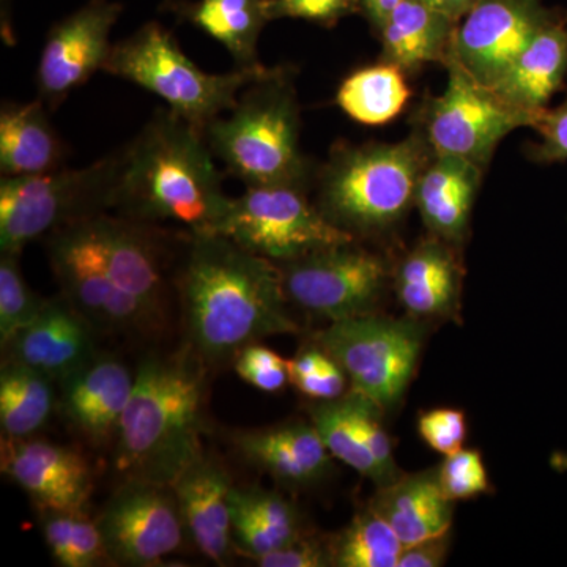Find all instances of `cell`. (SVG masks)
<instances>
[{
	"label": "cell",
	"mask_w": 567,
	"mask_h": 567,
	"mask_svg": "<svg viewBox=\"0 0 567 567\" xmlns=\"http://www.w3.org/2000/svg\"><path fill=\"white\" fill-rule=\"evenodd\" d=\"M175 295L188 346L219 364L268 336L295 334L281 268L218 234L189 233Z\"/></svg>",
	"instance_id": "obj_1"
},
{
	"label": "cell",
	"mask_w": 567,
	"mask_h": 567,
	"mask_svg": "<svg viewBox=\"0 0 567 567\" xmlns=\"http://www.w3.org/2000/svg\"><path fill=\"white\" fill-rule=\"evenodd\" d=\"M114 210L137 221L182 224L193 234H215L233 197L223 188L204 132L159 107L121 148Z\"/></svg>",
	"instance_id": "obj_2"
},
{
	"label": "cell",
	"mask_w": 567,
	"mask_h": 567,
	"mask_svg": "<svg viewBox=\"0 0 567 567\" xmlns=\"http://www.w3.org/2000/svg\"><path fill=\"white\" fill-rule=\"evenodd\" d=\"M205 372L207 363L189 346L137 365L114 439L115 470L125 480L171 486L204 453Z\"/></svg>",
	"instance_id": "obj_3"
},
{
	"label": "cell",
	"mask_w": 567,
	"mask_h": 567,
	"mask_svg": "<svg viewBox=\"0 0 567 567\" xmlns=\"http://www.w3.org/2000/svg\"><path fill=\"white\" fill-rule=\"evenodd\" d=\"M213 155L245 186L300 185L315 178L311 159L300 145L301 117L295 70L268 66L238 96L227 117L203 130Z\"/></svg>",
	"instance_id": "obj_4"
},
{
	"label": "cell",
	"mask_w": 567,
	"mask_h": 567,
	"mask_svg": "<svg viewBox=\"0 0 567 567\" xmlns=\"http://www.w3.org/2000/svg\"><path fill=\"white\" fill-rule=\"evenodd\" d=\"M432 156L421 133L391 144H336L316 175L317 208L357 240L383 235L415 205L417 181Z\"/></svg>",
	"instance_id": "obj_5"
},
{
	"label": "cell",
	"mask_w": 567,
	"mask_h": 567,
	"mask_svg": "<svg viewBox=\"0 0 567 567\" xmlns=\"http://www.w3.org/2000/svg\"><path fill=\"white\" fill-rule=\"evenodd\" d=\"M267 69L259 65L223 74L205 73L182 51L174 33L156 21L112 44L103 66L104 73L158 96L167 110L200 130L233 110L244 89Z\"/></svg>",
	"instance_id": "obj_6"
},
{
	"label": "cell",
	"mask_w": 567,
	"mask_h": 567,
	"mask_svg": "<svg viewBox=\"0 0 567 567\" xmlns=\"http://www.w3.org/2000/svg\"><path fill=\"white\" fill-rule=\"evenodd\" d=\"M122 153L82 167L0 182V252L20 254L32 241L114 210Z\"/></svg>",
	"instance_id": "obj_7"
},
{
	"label": "cell",
	"mask_w": 567,
	"mask_h": 567,
	"mask_svg": "<svg viewBox=\"0 0 567 567\" xmlns=\"http://www.w3.org/2000/svg\"><path fill=\"white\" fill-rule=\"evenodd\" d=\"M427 331L424 320L374 312L331 322L316 333L315 342L344 369L350 390L386 413L404 399Z\"/></svg>",
	"instance_id": "obj_8"
},
{
	"label": "cell",
	"mask_w": 567,
	"mask_h": 567,
	"mask_svg": "<svg viewBox=\"0 0 567 567\" xmlns=\"http://www.w3.org/2000/svg\"><path fill=\"white\" fill-rule=\"evenodd\" d=\"M306 192V186L289 183L246 186L241 196L230 200L215 234L278 265L328 246L358 241L328 221Z\"/></svg>",
	"instance_id": "obj_9"
},
{
	"label": "cell",
	"mask_w": 567,
	"mask_h": 567,
	"mask_svg": "<svg viewBox=\"0 0 567 567\" xmlns=\"http://www.w3.org/2000/svg\"><path fill=\"white\" fill-rule=\"evenodd\" d=\"M278 267L290 305L330 323L374 315L393 279L386 260L358 241L317 249Z\"/></svg>",
	"instance_id": "obj_10"
},
{
	"label": "cell",
	"mask_w": 567,
	"mask_h": 567,
	"mask_svg": "<svg viewBox=\"0 0 567 567\" xmlns=\"http://www.w3.org/2000/svg\"><path fill=\"white\" fill-rule=\"evenodd\" d=\"M447 85L423 110L421 136L436 156H457L486 171L499 142L536 118L505 102L494 89L473 80L453 59L445 63Z\"/></svg>",
	"instance_id": "obj_11"
},
{
	"label": "cell",
	"mask_w": 567,
	"mask_h": 567,
	"mask_svg": "<svg viewBox=\"0 0 567 567\" xmlns=\"http://www.w3.org/2000/svg\"><path fill=\"white\" fill-rule=\"evenodd\" d=\"M44 246L62 297L96 334L148 336L162 330L140 301L112 281L89 218L48 235Z\"/></svg>",
	"instance_id": "obj_12"
},
{
	"label": "cell",
	"mask_w": 567,
	"mask_h": 567,
	"mask_svg": "<svg viewBox=\"0 0 567 567\" xmlns=\"http://www.w3.org/2000/svg\"><path fill=\"white\" fill-rule=\"evenodd\" d=\"M89 224L112 281L164 327L189 230L174 233L110 213L92 216Z\"/></svg>",
	"instance_id": "obj_13"
},
{
	"label": "cell",
	"mask_w": 567,
	"mask_h": 567,
	"mask_svg": "<svg viewBox=\"0 0 567 567\" xmlns=\"http://www.w3.org/2000/svg\"><path fill=\"white\" fill-rule=\"evenodd\" d=\"M96 524L107 558L123 566L162 565L188 536L173 487L141 480H125Z\"/></svg>",
	"instance_id": "obj_14"
},
{
	"label": "cell",
	"mask_w": 567,
	"mask_h": 567,
	"mask_svg": "<svg viewBox=\"0 0 567 567\" xmlns=\"http://www.w3.org/2000/svg\"><path fill=\"white\" fill-rule=\"evenodd\" d=\"M543 0H481L451 41L450 58L480 84L494 89L509 66L554 20Z\"/></svg>",
	"instance_id": "obj_15"
},
{
	"label": "cell",
	"mask_w": 567,
	"mask_h": 567,
	"mask_svg": "<svg viewBox=\"0 0 567 567\" xmlns=\"http://www.w3.org/2000/svg\"><path fill=\"white\" fill-rule=\"evenodd\" d=\"M122 3L91 0L52 25L35 71L39 100L55 111L66 99L103 70L112 50L111 32Z\"/></svg>",
	"instance_id": "obj_16"
},
{
	"label": "cell",
	"mask_w": 567,
	"mask_h": 567,
	"mask_svg": "<svg viewBox=\"0 0 567 567\" xmlns=\"http://www.w3.org/2000/svg\"><path fill=\"white\" fill-rule=\"evenodd\" d=\"M2 473L40 511H85L92 472L80 451L33 439H2Z\"/></svg>",
	"instance_id": "obj_17"
},
{
	"label": "cell",
	"mask_w": 567,
	"mask_h": 567,
	"mask_svg": "<svg viewBox=\"0 0 567 567\" xmlns=\"http://www.w3.org/2000/svg\"><path fill=\"white\" fill-rule=\"evenodd\" d=\"M395 298L405 316L424 320H461L464 268L456 246L429 234L393 268Z\"/></svg>",
	"instance_id": "obj_18"
},
{
	"label": "cell",
	"mask_w": 567,
	"mask_h": 567,
	"mask_svg": "<svg viewBox=\"0 0 567 567\" xmlns=\"http://www.w3.org/2000/svg\"><path fill=\"white\" fill-rule=\"evenodd\" d=\"M91 324L59 295L41 315L2 347L7 360L32 368L54 383H61L99 353Z\"/></svg>",
	"instance_id": "obj_19"
},
{
	"label": "cell",
	"mask_w": 567,
	"mask_h": 567,
	"mask_svg": "<svg viewBox=\"0 0 567 567\" xmlns=\"http://www.w3.org/2000/svg\"><path fill=\"white\" fill-rule=\"evenodd\" d=\"M136 372L107 353H96L61 385V410L66 421L92 443L115 439L130 404Z\"/></svg>",
	"instance_id": "obj_20"
},
{
	"label": "cell",
	"mask_w": 567,
	"mask_h": 567,
	"mask_svg": "<svg viewBox=\"0 0 567 567\" xmlns=\"http://www.w3.org/2000/svg\"><path fill=\"white\" fill-rule=\"evenodd\" d=\"M245 461L284 487L301 491L323 483L333 473V456L311 421H289L248 429L234 436Z\"/></svg>",
	"instance_id": "obj_21"
},
{
	"label": "cell",
	"mask_w": 567,
	"mask_h": 567,
	"mask_svg": "<svg viewBox=\"0 0 567 567\" xmlns=\"http://www.w3.org/2000/svg\"><path fill=\"white\" fill-rule=\"evenodd\" d=\"M175 498L194 546L216 565L229 561L234 548L229 472L215 458L200 454L175 477Z\"/></svg>",
	"instance_id": "obj_22"
},
{
	"label": "cell",
	"mask_w": 567,
	"mask_h": 567,
	"mask_svg": "<svg viewBox=\"0 0 567 567\" xmlns=\"http://www.w3.org/2000/svg\"><path fill=\"white\" fill-rule=\"evenodd\" d=\"M484 171L457 156H432L415 193V207L429 234L461 248Z\"/></svg>",
	"instance_id": "obj_23"
},
{
	"label": "cell",
	"mask_w": 567,
	"mask_h": 567,
	"mask_svg": "<svg viewBox=\"0 0 567 567\" xmlns=\"http://www.w3.org/2000/svg\"><path fill=\"white\" fill-rule=\"evenodd\" d=\"M369 505L374 507L405 546L451 532L454 505L440 484L439 466L402 473L393 483L377 487Z\"/></svg>",
	"instance_id": "obj_24"
},
{
	"label": "cell",
	"mask_w": 567,
	"mask_h": 567,
	"mask_svg": "<svg viewBox=\"0 0 567 567\" xmlns=\"http://www.w3.org/2000/svg\"><path fill=\"white\" fill-rule=\"evenodd\" d=\"M566 80L567 25L554 18L529 41L494 91L537 123Z\"/></svg>",
	"instance_id": "obj_25"
},
{
	"label": "cell",
	"mask_w": 567,
	"mask_h": 567,
	"mask_svg": "<svg viewBox=\"0 0 567 567\" xmlns=\"http://www.w3.org/2000/svg\"><path fill=\"white\" fill-rule=\"evenodd\" d=\"M47 104L3 103L0 111V173L25 177L65 167L69 148L48 117Z\"/></svg>",
	"instance_id": "obj_26"
},
{
	"label": "cell",
	"mask_w": 567,
	"mask_h": 567,
	"mask_svg": "<svg viewBox=\"0 0 567 567\" xmlns=\"http://www.w3.org/2000/svg\"><path fill=\"white\" fill-rule=\"evenodd\" d=\"M230 516L234 548L251 561L308 533L297 506L279 492L262 487L234 486Z\"/></svg>",
	"instance_id": "obj_27"
},
{
	"label": "cell",
	"mask_w": 567,
	"mask_h": 567,
	"mask_svg": "<svg viewBox=\"0 0 567 567\" xmlns=\"http://www.w3.org/2000/svg\"><path fill=\"white\" fill-rule=\"evenodd\" d=\"M456 25L423 0H404L377 31L382 39V62L404 73L420 70L425 63L445 65Z\"/></svg>",
	"instance_id": "obj_28"
},
{
	"label": "cell",
	"mask_w": 567,
	"mask_h": 567,
	"mask_svg": "<svg viewBox=\"0 0 567 567\" xmlns=\"http://www.w3.org/2000/svg\"><path fill=\"white\" fill-rule=\"evenodd\" d=\"M174 10L181 20L223 44L234 59L235 69L262 65L257 47L270 22L265 0H197L177 3Z\"/></svg>",
	"instance_id": "obj_29"
},
{
	"label": "cell",
	"mask_w": 567,
	"mask_h": 567,
	"mask_svg": "<svg viewBox=\"0 0 567 567\" xmlns=\"http://www.w3.org/2000/svg\"><path fill=\"white\" fill-rule=\"evenodd\" d=\"M51 379L7 360L0 371V425L7 439H29L50 421L55 406Z\"/></svg>",
	"instance_id": "obj_30"
},
{
	"label": "cell",
	"mask_w": 567,
	"mask_h": 567,
	"mask_svg": "<svg viewBox=\"0 0 567 567\" xmlns=\"http://www.w3.org/2000/svg\"><path fill=\"white\" fill-rule=\"evenodd\" d=\"M409 99L404 71L382 62L347 76L339 85L336 103L354 122L383 125L404 111Z\"/></svg>",
	"instance_id": "obj_31"
},
{
	"label": "cell",
	"mask_w": 567,
	"mask_h": 567,
	"mask_svg": "<svg viewBox=\"0 0 567 567\" xmlns=\"http://www.w3.org/2000/svg\"><path fill=\"white\" fill-rule=\"evenodd\" d=\"M404 544L371 505L331 536L334 567H398Z\"/></svg>",
	"instance_id": "obj_32"
},
{
	"label": "cell",
	"mask_w": 567,
	"mask_h": 567,
	"mask_svg": "<svg viewBox=\"0 0 567 567\" xmlns=\"http://www.w3.org/2000/svg\"><path fill=\"white\" fill-rule=\"evenodd\" d=\"M308 415L331 456L368 477L377 487L385 486L382 472L354 421L347 393L334 401H315L309 405Z\"/></svg>",
	"instance_id": "obj_33"
},
{
	"label": "cell",
	"mask_w": 567,
	"mask_h": 567,
	"mask_svg": "<svg viewBox=\"0 0 567 567\" xmlns=\"http://www.w3.org/2000/svg\"><path fill=\"white\" fill-rule=\"evenodd\" d=\"M40 513L44 544L59 566L93 567L110 561L99 524L85 511Z\"/></svg>",
	"instance_id": "obj_34"
},
{
	"label": "cell",
	"mask_w": 567,
	"mask_h": 567,
	"mask_svg": "<svg viewBox=\"0 0 567 567\" xmlns=\"http://www.w3.org/2000/svg\"><path fill=\"white\" fill-rule=\"evenodd\" d=\"M48 298L33 292L22 275L20 254L0 256V344L6 347L43 311Z\"/></svg>",
	"instance_id": "obj_35"
},
{
	"label": "cell",
	"mask_w": 567,
	"mask_h": 567,
	"mask_svg": "<svg viewBox=\"0 0 567 567\" xmlns=\"http://www.w3.org/2000/svg\"><path fill=\"white\" fill-rule=\"evenodd\" d=\"M287 365L290 385L312 401H334L350 390L344 369L316 342L287 360Z\"/></svg>",
	"instance_id": "obj_36"
},
{
	"label": "cell",
	"mask_w": 567,
	"mask_h": 567,
	"mask_svg": "<svg viewBox=\"0 0 567 567\" xmlns=\"http://www.w3.org/2000/svg\"><path fill=\"white\" fill-rule=\"evenodd\" d=\"M440 484L453 502L473 499L491 494L492 483L483 454L477 450H462L447 454L439 465Z\"/></svg>",
	"instance_id": "obj_37"
},
{
	"label": "cell",
	"mask_w": 567,
	"mask_h": 567,
	"mask_svg": "<svg viewBox=\"0 0 567 567\" xmlns=\"http://www.w3.org/2000/svg\"><path fill=\"white\" fill-rule=\"evenodd\" d=\"M347 398H349L354 421H357L358 429H360L361 435H363L365 446H368L369 453L374 457L375 464L379 465L386 486V484L398 480L402 473L398 464H395L393 440H391L385 425H383L385 412L379 405H375L374 402L364 398V395L357 393V391H347Z\"/></svg>",
	"instance_id": "obj_38"
},
{
	"label": "cell",
	"mask_w": 567,
	"mask_h": 567,
	"mask_svg": "<svg viewBox=\"0 0 567 567\" xmlns=\"http://www.w3.org/2000/svg\"><path fill=\"white\" fill-rule=\"evenodd\" d=\"M234 360L241 380L264 393H278L290 383L287 360L259 342L246 346Z\"/></svg>",
	"instance_id": "obj_39"
},
{
	"label": "cell",
	"mask_w": 567,
	"mask_h": 567,
	"mask_svg": "<svg viewBox=\"0 0 567 567\" xmlns=\"http://www.w3.org/2000/svg\"><path fill=\"white\" fill-rule=\"evenodd\" d=\"M416 427L425 445L443 456L462 450L468 434L464 410L454 406H436L421 412Z\"/></svg>",
	"instance_id": "obj_40"
},
{
	"label": "cell",
	"mask_w": 567,
	"mask_h": 567,
	"mask_svg": "<svg viewBox=\"0 0 567 567\" xmlns=\"http://www.w3.org/2000/svg\"><path fill=\"white\" fill-rule=\"evenodd\" d=\"M265 9L270 21L293 18L330 28L357 11L358 3L357 0H265Z\"/></svg>",
	"instance_id": "obj_41"
},
{
	"label": "cell",
	"mask_w": 567,
	"mask_h": 567,
	"mask_svg": "<svg viewBox=\"0 0 567 567\" xmlns=\"http://www.w3.org/2000/svg\"><path fill=\"white\" fill-rule=\"evenodd\" d=\"M260 567H330L333 566L331 537L306 535L289 546L252 559Z\"/></svg>",
	"instance_id": "obj_42"
},
{
	"label": "cell",
	"mask_w": 567,
	"mask_h": 567,
	"mask_svg": "<svg viewBox=\"0 0 567 567\" xmlns=\"http://www.w3.org/2000/svg\"><path fill=\"white\" fill-rule=\"evenodd\" d=\"M535 130L539 142L533 145L529 156L539 163L567 162V95L565 102L540 115Z\"/></svg>",
	"instance_id": "obj_43"
},
{
	"label": "cell",
	"mask_w": 567,
	"mask_h": 567,
	"mask_svg": "<svg viewBox=\"0 0 567 567\" xmlns=\"http://www.w3.org/2000/svg\"><path fill=\"white\" fill-rule=\"evenodd\" d=\"M451 550V532L427 537L402 548L398 567H440L445 565Z\"/></svg>",
	"instance_id": "obj_44"
},
{
	"label": "cell",
	"mask_w": 567,
	"mask_h": 567,
	"mask_svg": "<svg viewBox=\"0 0 567 567\" xmlns=\"http://www.w3.org/2000/svg\"><path fill=\"white\" fill-rule=\"evenodd\" d=\"M401 2H404V0H357L358 9L364 11L368 20L374 25L375 31L382 28L388 14Z\"/></svg>",
	"instance_id": "obj_45"
},
{
	"label": "cell",
	"mask_w": 567,
	"mask_h": 567,
	"mask_svg": "<svg viewBox=\"0 0 567 567\" xmlns=\"http://www.w3.org/2000/svg\"><path fill=\"white\" fill-rule=\"evenodd\" d=\"M423 2L431 9L439 11V13L458 22L475 9L481 0H423Z\"/></svg>",
	"instance_id": "obj_46"
},
{
	"label": "cell",
	"mask_w": 567,
	"mask_h": 567,
	"mask_svg": "<svg viewBox=\"0 0 567 567\" xmlns=\"http://www.w3.org/2000/svg\"><path fill=\"white\" fill-rule=\"evenodd\" d=\"M550 466L557 473L567 472V453L565 451H555L550 456Z\"/></svg>",
	"instance_id": "obj_47"
}]
</instances>
